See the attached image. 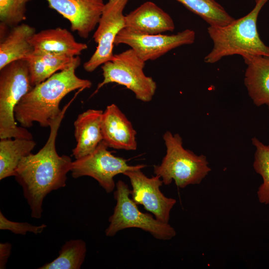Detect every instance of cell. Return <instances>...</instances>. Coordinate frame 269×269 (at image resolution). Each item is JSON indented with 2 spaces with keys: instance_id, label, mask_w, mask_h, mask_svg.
Here are the masks:
<instances>
[{
  "instance_id": "6da1fadb",
  "label": "cell",
  "mask_w": 269,
  "mask_h": 269,
  "mask_svg": "<svg viewBox=\"0 0 269 269\" xmlns=\"http://www.w3.org/2000/svg\"><path fill=\"white\" fill-rule=\"evenodd\" d=\"M67 109V106L63 107L50 125V134L43 147L36 153L23 157L15 171L14 176L22 188L31 216L35 219L42 216L44 198L51 191L66 186L67 174L71 170V158L59 155L55 147L58 131Z\"/></svg>"
},
{
  "instance_id": "7a4b0ae2",
  "label": "cell",
  "mask_w": 269,
  "mask_h": 269,
  "mask_svg": "<svg viewBox=\"0 0 269 269\" xmlns=\"http://www.w3.org/2000/svg\"><path fill=\"white\" fill-rule=\"evenodd\" d=\"M81 59L75 57L65 69L54 74L36 85L20 100L14 110V117L21 127H32L34 122L48 127L61 112L59 105L63 98L76 90L90 88L92 82L76 75Z\"/></svg>"
},
{
  "instance_id": "3957f363",
  "label": "cell",
  "mask_w": 269,
  "mask_h": 269,
  "mask_svg": "<svg viewBox=\"0 0 269 269\" xmlns=\"http://www.w3.org/2000/svg\"><path fill=\"white\" fill-rule=\"evenodd\" d=\"M268 0H256L253 9L247 15L223 26L209 25L207 32L213 42V48L204 61L212 64L222 58L240 55L248 57L269 56V47L261 39L257 30L259 14Z\"/></svg>"
},
{
  "instance_id": "277c9868",
  "label": "cell",
  "mask_w": 269,
  "mask_h": 269,
  "mask_svg": "<svg viewBox=\"0 0 269 269\" xmlns=\"http://www.w3.org/2000/svg\"><path fill=\"white\" fill-rule=\"evenodd\" d=\"M163 139L166 154L161 163L154 166V174L160 176L166 185L173 180L180 188L200 184L211 171L206 156L184 148L182 138L178 134H173L166 131Z\"/></svg>"
},
{
  "instance_id": "5b68a950",
  "label": "cell",
  "mask_w": 269,
  "mask_h": 269,
  "mask_svg": "<svg viewBox=\"0 0 269 269\" xmlns=\"http://www.w3.org/2000/svg\"><path fill=\"white\" fill-rule=\"evenodd\" d=\"M33 88L25 60L14 61L0 69V139H32L31 134L26 128L17 126L14 110L22 97Z\"/></svg>"
},
{
  "instance_id": "8992f818",
  "label": "cell",
  "mask_w": 269,
  "mask_h": 269,
  "mask_svg": "<svg viewBox=\"0 0 269 269\" xmlns=\"http://www.w3.org/2000/svg\"><path fill=\"white\" fill-rule=\"evenodd\" d=\"M116 187L114 195L116 204L105 230L107 236L113 237L121 230L131 228L140 229L160 240H169L176 236L175 229L170 224L138 209L137 204L130 197L131 189L127 184L120 180Z\"/></svg>"
},
{
  "instance_id": "52a82bcc",
  "label": "cell",
  "mask_w": 269,
  "mask_h": 269,
  "mask_svg": "<svg viewBox=\"0 0 269 269\" xmlns=\"http://www.w3.org/2000/svg\"><path fill=\"white\" fill-rule=\"evenodd\" d=\"M145 63L131 48L115 54L112 60L101 66L103 80L98 85L94 94L104 85L115 83L132 91L137 100L151 101L157 85L152 78L144 74Z\"/></svg>"
},
{
  "instance_id": "ba28073f",
  "label": "cell",
  "mask_w": 269,
  "mask_h": 269,
  "mask_svg": "<svg viewBox=\"0 0 269 269\" xmlns=\"http://www.w3.org/2000/svg\"><path fill=\"white\" fill-rule=\"evenodd\" d=\"M108 147L102 140L92 153L73 161L72 176L74 178L84 176L91 177L109 193L116 187L115 176L146 166L144 164L130 165L125 159L113 155L108 150Z\"/></svg>"
},
{
  "instance_id": "9c48e42d",
  "label": "cell",
  "mask_w": 269,
  "mask_h": 269,
  "mask_svg": "<svg viewBox=\"0 0 269 269\" xmlns=\"http://www.w3.org/2000/svg\"><path fill=\"white\" fill-rule=\"evenodd\" d=\"M129 0H108L105 3L93 36L97 46L89 59L83 64L86 71L93 72L105 62L113 59L115 40L120 31L125 27L124 11Z\"/></svg>"
},
{
  "instance_id": "30bf717a",
  "label": "cell",
  "mask_w": 269,
  "mask_h": 269,
  "mask_svg": "<svg viewBox=\"0 0 269 269\" xmlns=\"http://www.w3.org/2000/svg\"><path fill=\"white\" fill-rule=\"evenodd\" d=\"M193 30L186 29L176 34L146 35L124 28L117 35L114 45L126 44L144 62L154 60L179 46L191 44L195 40Z\"/></svg>"
},
{
  "instance_id": "8fae6325",
  "label": "cell",
  "mask_w": 269,
  "mask_h": 269,
  "mask_svg": "<svg viewBox=\"0 0 269 269\" xmlns=\"http://www.w3.org/2000/svg\"><path fill=\"white\" fill-rule=\"evenodd\" d=\"M137 168L126 171L131 182L132 199L136 204L141 205L155 218L163 223H168L171 209L176 203L172 198L165 196L160 191L163 184L160 177L155 175L149 178Z\"/></svg>"
},
{
  "instance_id": "7c38bea8",
  "label": "cell",
  "mask_w": 269,
  "mask_h": 269,
  "mask_svg": "<svg viewBox=\"0 0 269 269\" xmlns=\"http://www.w3.org/2000/svg\"><path fill=\"white\" fill-rule=\"evenodd\" d=\"M49 6L70 23L71 29L87 38L97 26L103 7V0H46Z\"/></svg>"
},
{
  "instance_id": "4fadbf2b",
  "label": "cell",
  "mask_w": 269,
  "mask_h": 269,
  "mask_svg": "<svg viewBox=\"0 0 269 269\" xmlns=\"http://www.w3.org/2000/svg\"><path fill=\"white\" fill-rule=\"evenodd\" d=\"M101 130L103 140L109 147L126 150L136 149V132L116 104L108 106L103 111Z\"/></svg>"
},
{
  "instance_id": "5bb4252c",
  "label": "cell",
  "mask_w": 269,
  "mask_h": 269,
  "mask_svg": "<svg viewBox=\"0 0 269 269\" xmlns=\"http://www.w3.org/2000/svg\"><path fill=\"white\" fill-rule=\"evenodd\" d=\"M140 34L173 31L174 21L169 14L152 1H145L125 15V27Z\"/></svg>"
},
{
  "instance_id": "9a60e30c",
  "label": "cell",
  "mask_w": 269,
  "mask_h": 269,
  "mask_svg": "<svg viewBox=\"0 0 269 269\" xmlns=\"http://www.w3.org/2000/svg\"><path fill=\"white\" fill-rule=\"evenodd\" d=\"M30 43L36 53H47L71 57L79 56L88 48L76 40L67 29L61 27L42 30L35 33Z\"/></svg>"
},
{
  "instance_id": "2e32d148",
  "label": "cell",
  "mask_w": 269,
  "mask_h": 269,
  "mask_svg": "<svg viewBox=\"0 0 269 269\" xmlns=\"http://www.w3.org/2000/svg\"><path fill=\"white\" fill-rule=\"evenodd\" d=\"M103 111L89 109L79 114L74 123L77 144L72 150L76 159L92 153L103 140L101 122Z\"/></svg>"
},
{
  "instance_id": "e0dca14e",
  "label": "cell",
  "mask_w": 269,
  "mask_h": 269,
  "mask_svg": "<svg viewBox=\"0 0 269 269\" xmlns=\"http://www.w3.org/2000/svg\"><path fill=\"white\" fill-rule=\"evenodd\" d=\"M247 68L244 84L248 95L258 107L266 105L269 110V56L243 58Z\"/></svg>"
},
{
  "instance_id": "ac0fdd59",
  "label": "cell",
  "mask_w": 269,
  "mask_h": 269,
  "mask_svg": "<svg viewBox=\"0 0 269 269\" xmlns=\"http://www.w3.org/2000/svg\"><path fill=\"white\" fill-rule=\"evenodd\" d=\"M7 33H0V69L8 64L23 59L33 52L30 39L35 28L25 23L11 27Z\"/></svg>"
},
{
  "instance_id": "d6986e66",
  "label": "cell",
  "mask_w": 269,
  "mask_h": 269,
  "mask_svg": "<svg viewBox=\"0 0 269 269\" xmlns=\"http://www.w3.org/2000/svg\"><path fill=\"white\" fill-rule=\"evenodd\" d=\"M75 57L33 52L23 59L28 63L31 83L34 87L68 67Z\"/></svg>"
},
{
  "instance_id": "ffe728a7",
  "label": "cell",
  "mask_w": 269,
  "mask_h": 269,
  "mask_svg": "<svg viewBox=\"0 0 269 269\" xmlns=\"http://www.w3.org/2000/svg\"><path fill=\"white\" fill-rule=\"evenodd\" d=\"M36 143L32 139H0V180L14 176L20 160L31 153Z\"/></svg>"
},
{
  "instance_id": "44dd1931",
  "label": "cell",
  "mask_w": 269,
  "mask_h": 269,
  "mask_svg": "<svg viewBox=\"0 0 269 269\" xmlns=\"http://www.w3.org/2000/svg\"><path fill=\"white\" fill-rule=\"evenodd\" d=\"M210 26H223L235 19L215 0H176Z\"/></svg>"
},
{
  "instance_id": "7402d4cb",
  "label": "cell",
  "mask_w": 269,
  "mask_h": 269,
  "mask_svg": "<svg viewBox=\"0 0 269 269\" xmlns=\"http://www.w3.org/2000/svg\"><path fill=\"white\" fill-rule=\"evenodd\" d=\"M86 243L81 239L70 240L61 248L59 256L38 269H79L86 257Z\"/></svg>"
},
{
  "instance_id": "603a6c76",
  "label": "cell",
  "mask_w": 269,
  "mask_h": 269,
  "mask_svg": "<svg viewBox=\"0 0 269 269\" xmlns=\"http://www.w3.org/2000/svg\"><path fill=\"white\" fill-rule=\"evenodd\" d=\"M252 143L256 147L253 167L263 179L257 196L261 203L267 205L269 204V144H265L256 136L252 138Z\"/></svg>"
},
{
  "instance_id": "cb8c5ba5",
  "label": "cell",
  "mask_w": 269,
  "mask_h": 269,
  "mask_svg": "<svg viewBox=\"0 0 269 269\" xmlns=\"http://www.w3.org/2000/svg\"><path fill=\"white\" fill-rule=\"evenodd\" d=\"M28 0H0V24L12 27L24 21Z\"/></svg>"
},
{
  "instance_id": "d4e9b609",
  "label": "cell",
  "mask_w": 269,
  "mask_h": 269,
  "mask_svg": "<svg viewBox=\"0 0 269 269\" xmlns=\"http://www.w3.org/2000/svg\"><path fill=\"white\" fill-rule=\"evenodd\" d=\"M46 227L45 224L34 226L26 222H17L9 220L0 212V229L9 230L17 235H25L27 232L35 234L41 233Z\"/></svg>"
},
{
  "instance_id": "484cf974",
  "label": "cell",
  "mask_w": 269,
  "mask_h": 269,
  "mask_svg": "<svg viewBox=\"0 0 269 269\" xmlns=\"http://www.w3.org/2000/svg\"><path fill=\"white\" fill-rule=\"evenodd\" d=\"M11 245L7 242L0 243V269L6 268V265L10 256Z\"/></svg>"
}]
</instances>
